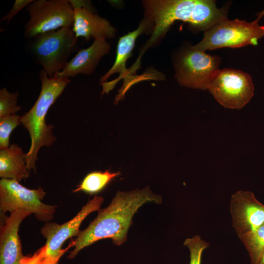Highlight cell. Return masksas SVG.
<instances>
[{
    "label": "cell",
    "mask_w": 264,
    "mask_h": 264,
    "mask_svg": "<svg viewBox=\"0 0 264 264\" xmlns=\"http://www.w3.org/2000/svg\"><path fill=\"white\" fill-rule=\"evenodd\" d=\"M148 202L159 204L160 196L154 194L149 187L130 192L117 191L110 204L100 209L97 217L69 245L74 248L67 256L74 259L83 248L104 239H110L119 246L127 240L132 218L137 210Z\"/></svg>",
    "instance_id": "obj_1"
},
{
    "label": "cell",
    "mask_w": 264,
    "mask_h": 264,
    "mask_svg": "<svg viewBox=\"0 0 264 264\" xmlns=\"http://www.w3.org/2000/svg\"><path fill=\"white\" fill-rule=\"evenodd\" d=\"M144 19L152 29V35L140 56L163 37L176 21L189 23L205 31L227 19L226 7L218 8L213 0H149L143 1Z\"/></svg>",
    "instance_id": "obj_2"
},
{
    "label": "cell",
    "mask_w": 264,
    "mask_h": 264,
    "mask_svg": "<svg viewBox=\"0 0 264 264\" xmlns=\"http://www.w3.org/2000/svg\"><path fill=\"white\" fill-rule=\"evenodd\" d=\"M40 79L39 95L32 107L21 118L22 124L28 131L31 140L29 150L25 154V162L27 168L34 171L39 150L50 146L56 140L53 133V125L46 123L47 113L70 82L69 78H61L57 74L49 77L43 69L40 72Z\"/></svg>",
    "instance_id": "obj_3"
},
{
    "label": "cell",
    "mask_w": 264,
    "mask_h": 264,
    "mask_svg": "<svg viewBox=\"0 0 264 264\" xmlns=\"http://www.w3.org/2000/svg\"><path fill=\"white\" fill-rule=\"evenodd\" d=\"M32 40L31 51L49 77L63 70L77 46V39L70 27L42 33Z\"/></svg>",
    "instance_id": "obj_4"
},
{
    "label": "cell",
    "mask_w": 264,
    "mask_h": 264,
    "mask_svg": "<svg viewBox=\"0 0 264 264\" xmlns=\"http://www.w3.org/2000/svg\"><path fill=\"white\" fill-rule=\"evenodd\" d=\"M264 36V25H260L255 20L248 22L227 18L204 31L202 40L193 47L205 51L226 47L256 45Z\"/></svg>",
    "instance_id": "obj_5"
},
{
    "label": "cell",
    "mask_w": 264,
    "mask_h": 264,
    "mask_svg": "<svg viewBox=\"0 0 264 264\" xmlns=\"http://www.w3.org/2000/svg\"><path fill=\"white\" fill-rule=\"evenodd\" d=\"M43 189H29L14 179L1 178L0 180V210L4 214L22 210L45 222L52 220L56 206L43 203L45 195Z\"/></svg>",
    "instance_id": "obj_6"
},
{
    "label": "cell",
    "mask_w": 264,
    "mask_h": 264,
    "mask_svg": "<svg viewBox=\"0 0 264 264\" xmlns=\"http://www.w3.org/2000/svg\"><path fill=\"white\" fill-rule=\"evenodd\" d=\"M26 10L29 19L24 35L27 39L62 27H72L74 12L69 0H36Z\"/></svg>",
    "instance_id": "obj_7"
},
{
    "label": "cell",
    "mask_w": 264,
    "mask_h": 264,
    "mask_svg": "<svg viewBox=\"0 0 264 264\" xmlns=\"http://www.w3.org/2000/svg\"><path fill=\"white\" fill-rule=\"evenodd\" d=\"M208 89L224 107L241 109L253 97L254 86L249 74L240 70L224 68L217 71Z\"/></svg>",
    "instance_id": "obj_8"
},
{
    "label": "cell",
    "mask_w": 264,
    "mask_h": 264,
    "mask_svg": "<svg viewBox=\"0 0 264 264\" xmlns=\"http://www.w3.org/2000/svg\"><path fill=\"white\" fill-rule=\"evenodd\" d=\"M220 58L207 54L193 46L180 54L176 64L175 77L179 84L192 88L208 89L219 69Z\"/></svg>",
    "instance_id": "obj_9"
},
{
    "label": "cell",
    "mask_w": 264,
    "mask_h": 264,
    "mask_svg": "<svg viewBox=\"0 0 264 264\" xmlns=\"http://www.w3.org/2000/svg\"><path fill=\"white\" fill-rule=\"evenodd\" d=\"M150 27L149 23L144 18L136 30L119 38L114 63L109 70L100 79L103 88L102 95L108 94L113 89L119 80L124 79L123 86L115 97V104H117L123 98L130 87L138 81L130 74L129 69L126 68V62L132 56V51L137 37Z\"/></svg>",
    "instance_id": "obj_10"
},
{
    "label": "cell",
    "mask_w": 264,
    "mask_h": 264,
    "mask_svg": "<svg viewBox=\"0 0 264 264\" xmlns=\"http://www.w3.org/2000/svg\"><path fill=\"white\" fill-rule=\"evenodd\" d=\"M104 198L95 196L70 220L62 224L55 222H47L41 229V232L46 239L45 246L46 255L59 260L62 255L70 247L61 249L64 242L68 238L77 237L81 231L80 225L85 219L91 213L99 211L104 201Z\"/></svg>",
    "instance_id": "obj_11"
},
{
    "label": "cell",
    "mask_w": 264,
    "mask_h": 264,
    "mask_svg": "<svg viewBox=\"0 0 264 264\" xmlns=\"http://www.w3.org/2000/svg\"><path fill=\"white\" fill-rule=\"evenodd\" d=\"M229 211L233 227L241 241L264 224V204L250 191L233 194Z\"/></svg>",
    "instance_id": "obj_12"
},
{
    "label": "cell",
    "mask_w": 264,
    "mask_h": 264,
    "mask_svg": "<svg viewBox=\"0 0 264 264\" xmlns=\"http://www.w3.org/2000/svg\"><path fill=\"white\" fill-rule=\"evenodd\" d=\"M74 14L72 29L77 39L83 37L86 42L91 38L111 39L116 29L106 19L96 14L90 1L69 0Z\"/></svg>",
    "instance_id": "obj_13"
},
{
    "label": "cell",
    "mask_w": 264,
    "mask_h": 264,
    "mask_svg": "<svg viewBox=\"0 0 264 264\" xmlns=\"http://www.w3.org/2000/svg\"><path fill=\"white\" fill-rule=\"evenodd\" d=\"M30 215L29 212L18 210L5 218L0 231V264H21L24 258L18 231L22 220Z\"/></svg>",
    "instance_id": "obj_14"
},
{
    "label": "cell",
    "mask_w": 264,
    "mask_h": 264,
    "mask_svg": "<svg viewBox=\"0 0 264 264\" xmlns=\"http://www.w3.org/2000/svg\"><path fill=\"white\" fill-rule=\"evenodd\" d=\"M106 39L94 40L89 47L80 49L67 63L63 70L56 74L61 78L74 77L79 74L89 75L95 70L101 58L110 51Z\"/></svg>",
    "instance_id": "obj_15"
},
{
    "label": "cell",
    "mask_w": 264,
    "mask_h": 264,
    "mask_svg": "<svg viewBox=\"0 0 264 264\" xmlns=\"http://www.w3.org/2000/svg\"><path fill=\"white\" fill-rule=\"evenodd\" d=\"M25 154L16 144L0 151V177L20 182L29 176Z\"/></svg>",
    "instance_id": "obj_16"
},
{
    "label": "cell",
    "mask_w": 264,
    "mask_h": 264,
    "mask_svg": "<svg viewBox=\"0 0 264 264\" xmlns=\"http://www.w3.org/2000/svg\"><path fill=\"white\" fill-rule=\"evenodd\" d=\"M120 174V172L113 173L109 170L90 172L84 177L73 192L83 191L90 194L98 193Z\"/></svg>",
    "instance_id": "obj_17"
},
{
    "label": "cell",
    "mask_w": 264,
    "mask_h": 264,
    "mask_svg": "<svg viewBox=\"0 0 264 264\" xmlns=\"http://www.w3.org/2000/svg\"><path fill=\"white\" fill-rule=\"evenodd\" d=\"M241 242L248 252L250 264H256L264 253V224Z\"/></svg>",
    "instance_id": "obj_18"
},
{
    "label": "cell",
    "mask_w": 264,
    "mask_h": 264,
    "mask_svg": "<svg viewBox=\"0 0 264 264\" xmlns=\"http://www.w3.org/2000/svg\"><path fill=\"white\" fill-rule=\"evenodd\" d=\"M22 116L12 114L0 117V149L9 147V137L12 132L22 124Z\"/></svg>",
    "instance_id": "obj_19"
},
{
    "label": "cell",
    "mask_w": 264,
    "mask_h": 264,
    "mask_svg": "<svg viewBox=\"0 0 264 264\" xmlns=\"http://www.w3.org/2000/svg\"><path fill=\"white\" fill-rule=\"evenodd\" d=\"M183 244L190 252L189 264H201L203 251L209 246V243L198 235L186 239Z\"/></svg>",
    "instance_id": "obj_20"
},
{
    "label": "cell",
    "mask_w": 264,
    "mask_h": 264,
    "mask_svg": "<svg viewBox=\"0 0 264 264\" xmlns=\"http://www.w3.org/2000/svg\"><path fill=\"white\" fill-rule=\"evenodd\" d=\"M19 93L10 92L3 88L0 89V117L16 114L21 110L17 105Z\"/></svg>",
    "instance_id": "obj_21"
},
{
    "label": "cell",
    "mask_w": 264,
    "mask_h": 264,
    "mask_svg": "<svg viewBox=\"0 0 264 264\" xmlns=\"http://www.w3.org/2000/svg\"><path fill=\"white\" fill-rule=\"evenodd\" d=\"M59 260L48 256L45 245L40 248L31 256H25L21 264H58Z\"/></svg>",
    "instance_id": "obj_22"
},
{
    "label": "cell",
    "mask_w": 264,
    "mask_h": 264,
    "mask_svg": "<svg viewBox=\"0 0 264 264\" xmlns=\"http://www.w3.org/2000/svg\"><path fill=\"white\" fill-rule=\"evenodd\" d=\"M33 0H16L10 10L5 16L2 17L1 21H6L7 23L10 22L13 18L22 9L26 7L32 2Z\"/></svg>",
    "instance_id": "obj_23"
},
{
    "label": "cell",
    "mask_w": 264,
    "mask_h": 264,
    "mask_svg": "<svg viewBox=\"0 0 264 264\" xmlns=\"http://www.w3.org/2000/svg\"><path fill=\"white\" fill-rule=\"evenodd\" d=\"M257 18L255 19L256 21L259 22V21L264 16V9L261 12L258 13L256 14Z\"/></svg>",
    "instance_id": "obj_24"
},
{
    "label": "cell",
    "mask_w": 264,
    "mask_h": 264,
    "mask_svg": "<svg viewBox=\"0 0 264 264\" xmlns=\"http://www.w3.org/2000/svg\"><path fill=\"white\" fill-rule=\"evenodd\" d=\"M256 264H264V253Z\"/></svg>",
    "instance_id": "obj_25"
}]
</instances>
